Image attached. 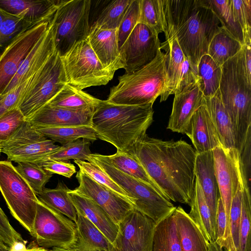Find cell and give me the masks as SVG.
<instances>
[{"instance_id": "obj_55", "label": "cell", "mask_w": 251, "mask_h": 251, "mask_svg": "<svg viewBox=\"0 0 251 251\" xmlns=\"http://www.w3.org/2000/svg\"><path fill=\"white\" fill-rule=\"evenodd\" d=\"M49 251H98L90 246L77 233L75 240L65 247H53Z\"/></svg>"}, {"instance_id": "obj_22", "label": "cell", "mask_w": 251, "mask_h": 251, "mask_svg": "<svg viewBox=\"0 0 251 251\" xmlns=\"http://www.w3.org/2000/svg\"><path fill=\"white\" fill-rule=\"evenodd\" d=\"M59 2L56 0H0V8L22 18L32 26L51 19Z\"/></svg>"}, {"instance_id": "obj_21", "label": "cell", "mask_w": 251, "mask_h": 251, "mask_svg": "<svg viewBox=\"0 0 251 251\" xmlns=\"http://www.w3.org/2000/svg\"><path fill=\"white\" fill-rule=\"evenodd\" d=\"M197 153L212 151L222 146L208 111L203 102L192 116L185 133Z\"/></svg>"}, {"instance_id": "obj_58", "label": "cell", "mask_w": 251, "mask_h": 251, "mask_svg": "<svg viewBox=\"0 0 251 251\" xmlns=\"http://www.w3.org/2000/svg\"><path fill=\"white\" fill-rule=\"evenodd\" d=\"M0 251H10V247H8L0 238Z\"/></svg>"}, {"instance_id": "obj_6", "label": "cell", "mask_w": 251, "mask_h": 251, "mask_svg": "<svg viewBox=\"0 0 251 251\" xmlns=\"http://www.w3.org/2000/svg\"><path fill=\"white\" fill-rule=\"evenodd\" d=\"M87 161L98 166L129 195L134 208L156 224L176 209L169 200L153 187L113 167L97 153H91Z\"/></svg>"}, {"instance_id": "obj_27", "label": "cell", "mask_w": 251, "mask_h": 251, "mask_svg": "<svg viewBox=\"0 0 251 251\" xmlns=\"http://www.w3.org/2000/svg\"><path fill=\"white\" fill-rule=\"evenodd\" d=\"M103 101L66 83L47 104L74 111L95 110Z\"/></svg>"}, {"instance_id": "obj_8", "label": "cell", "mask_w": 251, "mask_h": 251, "mask_svg": "<svg viewBox=\"0 0 251 251\" xmlns=\"http://www.w3.org/2000/svg\"><path fill=\"white\" fill-rule=\"evenodd\" d=\"M0 191L11 214L30 234L38 199L8 160L0 161Z\"/></svg>"}, {"instance_id": "obj_1", "label": "cell", "mask_w": 251, "mask_h": 251, "mask_svg": "<svg viewBox=\"0 0 251 251\" xmlns=\"http://www.w3.org/2000/svg\"><path fill=\"white\" fill-rule=\"evenodd\" d=\"M127 153L141 163L165 197L190 205L197 154L191 145L182 140L163 141L146 134Z\"/></svg>"}, {"instance_id": "obj_12", "label": "cell", "mask_w": 251, "mask_h": 251, "mask_svg": "<svg viewBox=\"0 0 251 251\" xmlns=\"http://www.w3.org/2000/svg\"><path fill=\"white\" fill-rule=\"evenodd\" d=\"M60 148L25 121L1 146L8 161L37 162Z\"/></svg>"}, {"instance_id": "obj_52", "label": "cell", "mask_w": 251, "mask_h": 251, "mask_svg": "<svg viewBox=\"0 0 251 251\" xmlns=\"http://www.w3.org/2000/svg\"><path fill=\"white\" fill-rule=\"evenodd\" d=\"M216 230V242L223 249L227 243V225L224 206L220 197L218 199L217 207Z\"/></svg>"}, {"instance_id": "obj_44", "label": "cell", "mask_w": 251, "mask_h": 251, "mask_svg": "<svg viewBox=\"0 0 251 251\" xmlns=\"http://www.w3.org/2000/svg\"><path fill=\"white\" fill-rule=\"evenodd\" d=\"M30 27L22 18L7 13L0 27V51L1 53L19 34Z\"/></svg>"}, {"instance_id": "obj_40", "label": "cell", "mask_w": 251, "mask_h": 251, "mask_svg": "<svg viewBox=\"0 0 251 251\" xmlns=\"http://www.w3.org/2000/svg\"><path fill=\"white\" fill-rule=\"evenodd\" d=\"M15 168L28 183L36 195L43 190L52 176L36 162H18Z\"/></svg>"}, {"instance_id": "obj_4", "label": "cell", "mask_w": 251, "mask_h": 251, "mask_svg": "<svg viewBox=\"0 0 251 251\" xmlns=\"http://www.w3.org/2000/svg\"><path fill=\"white\" fill-rule=\"evenodd\" d=\"M221 70L219 91L233 127L235 148L239 151L251 127V80L245 70L243 49L224 63Z\"/></svg>"}, {"instance_id": "obj_50", "label": "cell", "mask_w": 251, "mask_h": 251, "mask_svg": "<svg viewBox=\"0 0 251 251\" xmlns=\"http://www.w3.org/2000/svg\"><path fill=\"white\" fill-rule=\"evenodd\" d=\"M251 127H249L245 140L238 151L241 173L244 183L249 186L251 179Z\"/></svg>"}, {"instance_id": "obj_33", "label": "cell", "mask_w": 251, "mask_h": 251, "mask_svg": "<svg viewBox=\"0 0 251 251\" xmlns=\"http://www.w3.org/2000/svg\"><path fill=\"white\" fill-rule=\"evenodd\" d=\"M37 131L48 139L62 145L73 142L78 139H85L94 142L98 138L92 126L35 127Z\"/></svg>"}, {"instance_id": "obj_16", "label": "cell", "mask_w": 251, "mask_h": 251, "mask_svg": "<svg viewBox=\"0 0 251 251\" xmlns=\"http://www.w3.org/2000/svg\"><path fill=\"white\" fill-rule=\"evenodd\" d=\"M158 35L144 24L135 26L120 49L125 74L137 71L155 57L161 45Z\"/></svg>"}, {"instance_id": "obj_30", "label": "cell", "mask_w": 251, "mask_h": 251, "mask_svg": "<svg viewBox=\"0 0 251 251\" xmlns=\"http://www.w3.org/2000/svg\"><path fill=\"white\" fill-rule=\"evenodd\" d=\"M70 190L64 183L59 182L55 188H44L36 196L40 201L75 223L77 211L69 197Z\"/></svg>"}, {"instance_id": "obj_56", "label": "cell", "mask_w": 251, "mask_h": 251, "mask_svg": "<svg viewBox=\"0 0 251 251\" xmlns=\"http://www.w3.org/2000/svg\"><path fill=\"white\" fill-rule=\"evenodd\" d=\"M26 241H17L10 247V251H26L27 248L25 244Z\"/></svg>"}, {"instance_id": "obj_45", "label": "cell", "mask_w": 251, "mask_h": 251, "mask_svg": "<svg viewBox=\"0 0 251 251\" xmlns=\"http://www.w3.org/2000/svg\"><path fill=\"white\" fill-rule=\"evenodd\" d=\"M37 72L22 81L7 93L0 96V117L10 110L17 108L23 96L35 82Z\"/></svg>"}, {"instance_id": "obj_14", "label": "cell", "mask_w": 251, "mask_h": 251, "mask_svg": "<svg viewBox=\"0 0 251 251\" xmlns=\"http://www.w3.org/2000/svg\"><path fill=\"white\" fill-rule=\"evenodd\" d=\"M50 20L23 30L0 54V96L15 75L23 61L46 32Z\"/></svg>"}, {"instance_id": "obj_20", "label": "cell", "mask_w": 251, "mask_h": 251, "mask_svg": "<svg viewBox=\"0 0 251 251\" xmlns=\"http://www.w3.org/2000/svg\"><path fill=\"white\" fill-rule=\"evenodd\" d=\"M94 111H74L46 104L26 120L35 127L92 126Z\"/></svg>"}, {"instance_id": "obj_31", "label": "cell", "mask_w": 251, "mask_h": 251, "mask_svg": "<svg viewBox=\"0 0 251 251\" xmlns=\"http://www.w3.org/2000/svg\"><path fill=\"white\" fill-rule=\"evenodd\" d=\"M191 210L188 213L200 227L208 242H215L217 237L211 225V214L209 207L198 180L195 177L194 191Z\"/></svg>"}, {"instance_id": "obj_51", "label": "cell", "mask_w": 251, "mask_h": 251, "mask_svg": "<svg viewBox=\"0 0 251 251\" xmlns=\"http://www.w3.org/2000/svg\"><path fill=\"white\" fill-rule=\"evenodd\" d=\"M36 163L51 175L57 174L70 178L76 172L75 167L70 162L46 159Z\"/></svg>"}, {"instance_id": "obj_59", "label": "cell", "mask_w": 251, "mask_h": 251, "mask_svg": "<svg viewBox=\"0 0 251 251\" xmlns=\"http://www.w3.org/2000/svg\"><path fill=\"white\" fill-rule=\"evenodd\" d=\"M26 251H49L45 248L39 247L37 246H33L30 248H27Z\"/></svg>"}, {"instance_id": "obj_23", "label": "cell", "mask_w": 251, "mask_h": 251, "mask_svg": "<svg viewBox=\"0 0 251 251\" xmlns=\"http://www.w3.org/2000/svg\"><path fill=\"white\" fill-rule=\"evenodd\" d=\"M195 175L201 185L209 207L212 228L216 236V213L220 193L215 173L212 151L197 153L195 163Z\"/></svg>"}, {"instance_id": "obj_57", "label": "cell", "mask_w": 251, "mask_h": 251, "mask_svg": "<svg viewBox=\"0 0 251 251\" xmlns=\"http://www.w3.org/2000/svg\"><path fill=\"white\" fill-rule=\"evenodd\" d=\"M209 251H223V248L216 242H208Z\"/></svg>"}, {"instance_id": "obj_60", "label": "cell", "mask_w": 251, "mask_h": 251, "mask_svg": "<svg viewBox=\"0 0 251 251\" xmlns=\"http://www.w3.org/2000/svg\"><path fill=\"white\" fill-rule=\"evenodd\" d=\"M7 13H6L5 11H3L0 8V27L1 25V23L3 20V19L5 18L6 16L7 15ZM1 54V51H0V55Z\"/></svg>"}, {"instance_id": "obj_48", "label": "cell", "mask_w": 251, "mask_h": 251, "mask_svg": "<svg viewBox=\"0 0 251 251\" xmlns=\"http://www.w3.org/2000/svg\"><path fill=\"white\" fill-rule=\"evenodd\" d=\"M25 119L17 108L6 112L0 117V153L1 146L25 121Z\"/></svg>"}, {"instance_id": "obj_10", "label": "cell", "mask_w": 251, "mask_h": 251, "mask_svg": "<svg viewBox=\"0 0 251 251\" xmlns=\"http://www.w3.org/2000/svg\"><path fill=\"white\" fill-rule=\"evenodd\" d=\"M67 83L60 55L56 48L37 77L21 99L17 108L28 120L47 104Z\"/></svg>"}, {"instance_id": "obj_13", "label": "cell", "mask_w": 251, "mask_h": 251, "mask_svg": "<svg viewBox=\"0 0 251 251\" xmlns=\"http://www.w3.org/2000/svg\"><path fill=\"white\" fill-rule=\"evenodd\" d=\"M155 225L134 208L118 224V232L109 251H152Z\"/></svg>"}, {"instance_id": "obj_3", "label": "cell", "mask_w": 251, "mask_h": 251, "mask_svg": "<svg viewBox=\"0 0 251 251\" xmlns=\"http://www.w3.org/2000/svg\"><path fill=\"white\" fill-rule=\"evenodd\" d=\"M153 104H115L106 100L94 111L91 126L97 138L128 153L153 122Z\"/></svg>"}, {"instance_id": "obj_46", "label": "cell", "mask_w": 251, "mask_h": 251, "mask_svg": "<svg viewBox=\"0 0 251 251\" xmlns=\"http://www.w3.org/2000/svg\"><path fill=\"white\" fill-rule=\"evenodd\" d=\"M243 179L238 185L233 196L229 212V229L232 244L235 251H238L239 230L241 216Z\"/></svg>"}, {"instance_id": "obj_19", "label": "cell", "mask_w": 251, "mask_h": 251, "mask_svg": "<svg viewBox=\"0 0 251 251\" xmlns=\"http://www.w3.org/2000/svg\"><path fill=\"white\" fill-rule=\"evenodd\" d=\"M91 48L104 68L114 75L123 68L118 44V29H101L90 25L87 38Z\"/></svg>"}, {"instance_id": "obj_36", "label": "cell", "mask_w": 251, "mask_h": 251, "mask_svg": "<svg viewBox=\"0 0 251 251\" xmlns=\"http://www.w3.org/2000/svg\"><path fill=\"white\" fill-rule=\"evenodd\" d=\"M220 21L221 27L231 36L244 45L243 31L235 20L230 8V0H204Z\"/></svg>"}, {"instance_id": "obj_7", "label": "cell", "mask_w": 251, "mask_h": 251, "mask_svg": "<svg viewBox=\"0 0 251 251\" xmlns=\"http://www.w3.org/2000/svg\"><path fill=\"white\" fill-rule=\"evenodd\" d=\"M60 57L67 83L78 89L105 85L113 77L104 68L87 39L75 43Z\"/></svg>"}, {"instance_id": "obj_29", "label": "cell", "mask_w": 251, "mask_h": 251, "mask_svg": "<svg viewBox=\"0 0 251 251\" xmlns=\"http://www.w3.org/2000/svg\"><path fill=\"white\" fill-rule=\"evenodd\" d=\"M160 49L165 50L167 55L166 80L160 100L162 102L175 93L185 56L176 39L164 42Z\"/></svg>"}, {"instance_id": "obj_2", "label": "cell", "mask_w": 251, "mask_h": 251, "mask_svg": "<svg viewBox=\"0 0 251 251\" xmlns=\"http://www.w3.org/2000/svg\"><path fill=\"white\" fill-rule=\"evenodd\" d=\"M156 4L165 42L177 40L197 75L201 57L222 30L220 21L204 0H156Z\"/></svg>"}, {"instance_id": "obj_28", "label": "cell", "mask_w": 251, "mask_h": 251, "mask_svg": "<svg viewBox=\"0 0 251 251\" xmlns=\"http://www.w3.org/2000/svg\"><path fill=\"white\" fill-rule=\"evenodd\" d=\"M152 251H183L175 211L156 224Z\"/></svg>"}, {"instance_id": "obj_42", "label": "cell", "mask_w": 251, "mask_h": 251, "mask_svg": "<svg viewBox=\"0 0 251 251\" xmlns=\"http://www.w3.org/2000/svg\"><path fill=\"white\" fill-rule=\"evenodd\" d=\"M74 161L78 166L79 170L94 180L126 198L132 202L129 195L96 164L87 161Z\"/></svg>"}, {"instance_id": "obj_34", "label": "cell", "mask_w": 251, "mask_h": 251, "mask_svg": "<svg viewBox=\"0 0 251 251\" xmlns=\"http://www.w3.org/2000/svg\"><path fill=\"white\" fill-rule=\"evenodd\" d=\"M242 47L243 45L239 41L222 28L210 42L207 54L217 65L221 67L237 54Z\"/></svg>"}, {"instance_id": "obj_26", "label": "cell", "mask_w": 251, "mask_h": 251, "mask_svg": "<svg viewBox=\"0 0 251 251\" xmlns=\"http://www.w3.org/2000/svg\"><path fill=\"white\" fill-rule=\"evenodd\" d=\"M175 214L183 251H209L208 242L188 214L178 206Z\"/></svg>"}, {"instance_id": "obj_54", "label": "cell", "mask_w": 251, "mask_h": 251, "mask_svg": "<svg viewBox=\"0 0 251 251\" xmlns=\"http://www.w3.org/2000/svg\"><path fill=\"white\" fill-rule=\"evenodd\" d=\"M198 80L197 75L191 68L188 60L185 57L174 94L181 92L184 88L196 82Z\"/></svg>"}, {"instance_id": "obj_37", "label": "cell", "mask_w": 251, "mask_h": 251, "mask_svg": "<svg viewBox=\"0 0 251 251\" xmlns=\"http://www.w3.org/2000/svg\"><path fill=\"white\" fill-rule=\"evenodd\" d=\"M132 1V0L111 1L103 8L91 25L101 29H118Z\"/></svg>"}, {"instance_id": "obj_11", "label": "cell", "mask_w": 251, "mask_h": 251, "mask_svg": "<svg viewBox=\"0 0 251 251\" xmlns=\"http://www.w3.org/2000/svg\"><path fill=\"white\" fill-rule=\"evenodd\" d=\"M30 234L41 247H61L75 242L77 230L73 221L38 200Z\"/></svg>"}, {"instance_id": "obj_5", "label": "cell", "mask_w": 251, "mask_h": 251, "mask_svg": "<svg viewBox=\"0 0 251 251\" xmlns=\"http://www.w3.org/2000/svg\"><path fill=\"white\" fill-rule=\"evenodd\" d=\"M167 55L159 49L149 63L131 74L118 77L106 100L112 104L137 105L152 104L162 94L166 80Z\"/></svg>"}, {"instance_id": "obj_41", "label": "cell", "mask_w": 251, "mask_h": 251, "mask_svg": "<svg viewBox=\"0 0 251 251\" xmlns=\"http://www.w3.org/2000/svg\"><path fill=\"white\" fill-rule=\"evenodd\" d=\"M251 198L250 188L243 181L238 251H251Z\"/></svg>"}, {"instance_id": "obj_49", "label": "cell", "mask_w": 251, "mask_h": 251, "mask_svg": "<svg viewBox=\"0 0 251 251\" xmlns=\"http://www.w3.org/2000/svg\"><path fill=\"white\" fill-rule=\"evenodd\" d=\"M138 24H144L158 34L163 32L156 8V0H139Z\"/></svg>"}, {"instance_id": "obj_32", "label": "cell", "mask_w": 251, "mask_h": 251, "mask_svg": "<svg viewBox=\"0 0 251 251\" xmlns=\"http://www.w3.org/2000/svg\"><path fill=\"white\" fill-rule=\"evenodd\" d=\"M97 155L111 166L152 186L161 193L143 166L131 154L117 151L112 155H102L99 153H97Z\"/></svg>"}, {"instance_id": "obj_38", "label": "cell", "mask_w": 251, "mask_h": 251, "mask_svg": "<svg viewBox=\"0 0 251 251\" xmlns=\"http://www.w3.org/2000/svg\"><path fill=\"white\" fill-rule=\"evenodd\" d=\"M77 233L92 248L98 251H109L111 243L86 218L77 212Z\"/></svg>"}, {"instance_id": "obj_39", "label": "cell", "mask_w": 251, "mask_h": 251, "mask_svg": "<svg viewBox=\"0 0 251 251\" xmlns=\"http://www.w3.org/2000/svg\"><path fill=\"white\" fill-rule=\"evenodd\" d=\"M90 146L89 140L78 139L75 141L60 146L59 149L39 161L46 159L65 162H69L70 160L87 161L89 156L92 153Z\"/></svg>"}, {"instance_id": "obj_25", "label": "cell", "mask_w": 251, "mask_h": 251, "mask_svg": "<svg viewBox=\"0 0 251 251\" xmlns=\"http://www.w3.org/2000/svg\"><path fill=\"white\" fill-rule=\"evenodd\" d=\"M215 126L222 146L226 149L235 148V140L232 124L222 102L219 89L212 97H203Z\"/></svg>"}, {"instance_id": "obj_18", "label": "cell", "mask_w": 251, "mask_h": 251, "mask_svg": "<svg viewBox=\"0 0 251 251\" xmlns=\"http://www.w3.org/2000/svg\"><path fill=\"white\" fill-rule=\"evenodd\" d=\"M174 95L167 129L185 134L192 116L202 102L203 95L199 79Z\"/></svg>"}, {"instance_id": "obj_35", "label": "cell", "mask_w": 251, "mask_h": 251, "mask_svg": "<svg viewBox=\"0 0 251 251\" xmlns=\"http://www.w3.org/2000/svg\"><path fill=\"white\" fill-rule=\"evenodd\" d=\"M221 75V67L217 65L208 54L201 57L197 76L204 97H212L219 89Z\"/></svg>"}, {"instance_id": "obj_53", "label": "cell", "mask_w": 251, "mask_h": 251, "mask_svg": "<svg viewBox=\"0 0 251 251\" xmlns=\"http://www.w3.org/2000/svg\"><path fill=\"white\" fill-rule=\"evenodd\" d=\"M0 238L9 247L17 241H24L20 233L12 227L0 207Z\"/></svg>"}, {"instance_id": "obj_9", "label": "cell", "mask_w": 251, "mask_h": 251, "mask_svg": "<svg viewBox=\"0 0 251 251\" xmlns=\"http://www.w3.org/2000/svg\"><path fill=\"white\" fill-rule=\"evenodd\" d=\"M90 0H60L52 19L56 48L60 56L75 43L87 39Z\"/></svg>"}, {"instance_id": "obj_43", "label": "cell", "mask_w": 251, "mask_h": 251, "mask_svg": "<svg viewBox=\"0 0 251 251\" xmlns=\"http://www.w3.org/2000/svg\"><path fill=\"white\" fill-rule=\"evenodd\" d=\"M235 20L243 32L244 44L251 45V0H230Z\"/></svg>"}, {"instance_id": "obj_24", "label": "cell", "mask_w": 251, "mask_h": 251, "mask_svg": "<svg viewBox=\"0 0 251 251\" xmlns=\"http://www.w3.org/2000/svg\"><path fill=\"white\" fill-rule=\"evenodd\" d=\"M69 196L77 212L93 224L112 243L119 230L118 225L108 214L93 200L70 190Z\"/></svg>"}, {"instance_id": "obj_47", "label": "cell", "mask_w": 251, "mask_h": 251, "mask_svg": "<svg viewBox=\"0 0 251 251\" xmlns=\"http://www.w3.org/2000/svg\"><path fill=\"white\" fill-rule=\"evenodd\" d=\"M139 14V0H132L118 28V44L120 49L138 24Z\"/></svg>"}, {"instance_id": "obj_17", "label": "cell", "mask_w": 251, "mask_h": 251, "mask_svg": "<svg viewBox=\"0 0 251 251\" xmlns=\"http://www.w3.org/2000/svg\"><path fill=\"white\" fill-rule=\"evenodd\" d=\"M75 177L79 185L74 190L93 200L118 225L134 208L128 199L95 181L80 170L76 172Z\"/></svg>"}, {"instance_id": "obj_15", "label": "cell", "mask_w": 251, "mask_h": 251, "mask_svg": "<svg viewBox=\"0 0 251 251\" xmlns=\"http://www.w3.org/2000/svg\"><path fill=\"white\" fill-rule=\"evenodd\" d=\"M215 175L220 197L226 217L227 245L232 244L229 229V212L231 201L238 185L243 179L239 164V154L236 148L226 149L222 146L212 150Z\"/></svg>"}]
</instances>
